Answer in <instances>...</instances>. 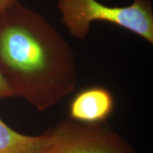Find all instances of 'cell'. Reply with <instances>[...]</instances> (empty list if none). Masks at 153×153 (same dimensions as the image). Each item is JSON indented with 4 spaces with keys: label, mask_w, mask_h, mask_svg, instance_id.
Returning <instances> with one entry per match:
<instances>
[{
    "label": "cell",
    "mask_w": 153,
    "mask_h": 153,
    "mask_svg": "<svg viewBox=\"0 0 153 153\" xmlns=\"http://www.w3.org/2000/svg\"><path fill=\"white\" fill-rule=\"evenodd\" d=\"M114 96L101 86H91L82 89L72 99L69 117L84 123L105 122L114 111Z\"/></svg>",
    "instance_id": "cell-4"
},
{
    "label": "cell",
    "mask_w": 153,
    "mask_h": 153,
    "mask_svg": "<svg viewBox=\"0 0 153 153\" xmlns=\"http://www.w3.org/2000/svg\"><path fill=\"white\" fill-rule=\"evenodd\" d=\"M0 72L14 97L43 111L77 82L72 48L43 15L17 1L0 13Z\"/></svg>",
    "instance_id": "cell-1"
},
{
    "label": "cell",
    "mask_w": 153,
    "mask_h": 153,
    "mask_svg": "<svg viewBox=\"0 0 153 153\" xmlns=\"http://www.w3.org/2000/svg\"><path fill=\"white\" fill-rule=\"evenodd\" d=\"M62 24L71 36L84 41L92 22L113 24L153 44V7L151 0H133L126 7H111L97 0H57Z\"/></svg>",
    "instance_id": "cell-2"
},
{
    "label": "cell",
    "mask_w": 153,
    "mask_h": 153,
    "mask_svg": "<svg viewBox=\"0 0 153 153\" xmlns=\"http://www.w3.org/2000/svg\"><path fill=\"white\" fill-rule=\"evenodd\" d=\"M50 143L48 131L38 136L24 135L11 128L0 118V153H42Z\"/></svg>",
    "instance_id": "cell-5"
},
{
    "label": "cell",
    "mask_w": 153,
    "mask_h": 153,
    "mask_svg": "<svg viewBox=\"0 0 153 153\" xmlns=\"http://www.w3.org/2000/svg\"><path fill=\"white\" fill-rule=\"evenodd\" d=\"M9 97H15L14 92L0 72V99Z\"/></svg>",
    "instance_id": "cell-6"
},
{
    "label": "cell",
    "mask_w": 153,
    "mask_h": 153,
    "mask_svg": "<svg viewBox=\"0 0 153 153\" xmlns=\"http://www.w3.org/2000/svg\"><path fill=\"white\" fill-rule=\"evenodd\" d=\"M17 0H0V13L3 11L9 6H11L13 3Z\"/></svg>",
    "instance_id": "cell-7"
},
{
    "label": "cell",
    "mask_w": 153,
    "mask_h": 153,
    "mask_svg": "<svg viewBox=\"0 0 153 153\" xmlns=\"http://www.w3.org/2000/svg\"><path fill=\"white\" fill-rule=\"evenodd\" d=\"M51 143L42 153H136L106 121L84 123L69 117L48 131Z\"/></svg>",
    "instance_id": "cell-3"
}]
</instances>
